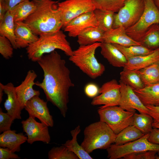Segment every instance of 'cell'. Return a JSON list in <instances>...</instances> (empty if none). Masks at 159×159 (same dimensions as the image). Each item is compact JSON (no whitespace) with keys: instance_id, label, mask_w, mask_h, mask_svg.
Listing matches in <instances>:
<instances>
[{"instance_id":"1","label":"cell","mask_w":159,"mask_h":159,"mask_svg":"<svg viewBox=\"0 0 159 159\" xmlns=\"http://www.w3.org/2000/svg\"><path fill=\"white\" fill-rule=\"evenodd\" d=\"M42 69L44 78L35 85L42 89L47 101L59 110L65 117L69 102V90L74 86L65 61L57 51L43 55L37 62Z\"/></svg>"},{"instance_id":"2","label":"cell","mask_w":159,"mask_h":159,"mask_svg":"<svg viewBox=\"0 0 159 159\" xmlns=\"http://www.w3.org/2000/svg\"><path fill=\"white\" fill-rule=\"evenodd\" d=\"M35 4V11L24 22L36 34L40 36L56 32L62 28L60 13L57 8L58 1L32 0Z\"/></svg>"},{"instance_id":"3","label":"cell","mask_w":159,"mask_h":159,"mask_svg":"<svg viewBox=\"0 0 159 159\" xmlns=\"http://www.w3.org/2000/svg\"><path fill=\"white\" fill-rule=\"evenodd\" d=\"M56 49H60L68 56L73 51L61 30L54 33L39 36L38 40L26 48L28 59L32 62H37L46 53H50Z\"/></svg>"},{"instance_id":"4","label":"cell","mask_w":159,"mask_h":159,"mask_svg":"<svg viewBox=\"0 0 159 159\" xmlns=\"http://www.w3.org/2000/svg\"><path fill=\"white\" fill-rule=\"evenodd\" d=\"M81 146L89 153L97 149H107L114 143L116 134L108 125L101 121L87 126Z\"/></svg>"},{"instance_id":"5","label":"cell","mask_w":159,"mask_h":159,"mask_svg":"<svg viewBox=\"0 0 159 159\" xmlns=\"http://www.w3.org/2000/svg\"><path fill=\"white\" fill-rule=\"evenodd\" d=\"M101 42L86 45H80L73 51L69 60L90 78L95 79L100 76L105 70L104 65L99 62L95 56L97 49Z\"/></svg>"},{"instance_id":"6","label":"cell","mask_w":159,"mask_h":159,"mask_svg":"<svg viewBox=\"0 0 159 159\" xmlns=\"http://www.w3.org/2000/svg\"><path fill=\"white\" fill-rule=\"evenodd\" d=\"M97 112L100 121L106 123L116 134L132 125L135 113L125 110L119 106H102Z\"/></svg>"},{"instance_id":"7","label":"cell","mask_w":159,"mask_h":159,"mask_svg":"<svg viewBox=\"0 0 159 159\" xmlns=\"http://www.w3.org/2000/svg\"><path fill=\"white\" fill-rule=\"evenodd\" d=\"M143 0L145 8L140 18L135 25L126 29L130 37L140 42L150 26L159 23V10L153 0Z\"/></svg>"},{"instance_id":"8","label":"cell","mask_w":159,"mask_h":159,"mask_svg":"<svg viewBox=\"0 0 159 159\" xmlns=\"http://www.w3.org/2000/svg\"><path fill=\"white\" fill-rule=\"evenodd\" d=\"M143 0H126L124 6L114 15L112 28L122 26L126 29L139 20L144 12Z\"/></svg>"},{"instance_id":"9","label":"cell","mask_w":159,"mask_h":159,"mask_svg":"<svg viewBox=\"0 0 159 159\" xmlns=\"http://www.w3.org/2000/svg\"><path fill=\"white\" fill-rule=\"evenodd\" d=\"M149 133L134 141L122 145L112 144L107 149V158L110 159H117L132 153L146 151H155L159 153V145L150 142Z\"/></svg>"},{"instance_id":"10","label":"cell","mask_w":159,"mask_h":159,"mask_svg":"<svg viewBox=\"0 0 159 159\" xmlns=\"http://www.w3.org/2000/svg\"><path fill=\"white\" fill-rule=\"evenodd\" d=\"M57 6L64 28L74 18L96 9L92 0H66L58 2Z\"/></svg>"},{"instance_id":"11","label":"cell","mask_w":159,"mask_h":159,"mask_svg":"<svg viewBox=\"0 0 159 159\" xmlns=\"http://www.w3.org/2000/svg\"><path fill=\"white\" fill-rule=\"evenodd\" d=\"M120 86L117 80L112 79L103 84L99 88L100 95L93 98V105H104L103 107L118 105L120 99Z\"/></svg>"},{"instance_id":"12","label":"cell","mask_w":159,"mask_h":159,"mask_svg":"<svg viewBox=\"0 0 159 159\" xmlns=\"http://www.w3.org/2000/svg\"><path fill=\"white\" fill-rule=\"evenodd\" d=\"M21 123L23 131L27 135V141L29 144H32L38 141L48 144L50 142L49 127L44 124L38 122L30 117L22 121Z\"/></svg>"},{"instance_id":"13","label":"cell","mask_w":159,"mask_h":159,"mask_svg":"<svg viewBox=\"0 0 159 159\" xmlns=\"http://www.w3.org/2000/svg\"><path fill=\"white\" fill-rule=\"evenodd\" d=\"M120 86V99L119 106L127 111L135 112L136 110L140 113L148 114V110L129 86L119 81Z\"/></svg>"},{"instance_id":"14","label":"cell","mask_w":159,"mask_h":159,"mask_svg":"<svg viewBox=\"0 0 159 159\" xmlns=\"http://www.w3.org/2000/svg\"><path fill=\"white\" fill-rule=\"evenodd\" d=\"M24 109L28 113L29 117L38 118L49 127L53 126V117L50 114L47 102L40 98L39 96H35L28 101Z\"/></svg>"},{"instance_id":"15","label":"cell","mask_w":159,"mask_h":159,"mask_svg":"<svg viewBox=\"0 0 159 159\" xmlns=\"http://www.w3.org/2000/svg\"><path fill=\"white\" fill-rule=\"evenodd\" d=\"M37 75L32 70L28 71L24 80L19 86L15 87V90L21 109L24 108L27 102L33 97L39 96L40 92L33 88L35 85L34 80Z\"/></svg>"},{"instance_id":"16","label":"cell","mask_w":159,"mask_h":159,"mask_svg":"<svg viewBox=\"0 0 159 159\" xmlns=\"http://www.w3.org/2000/svg\"><path fill=\"white\" fill-rule=\"evenodd\" d=\"M98 23L94 11L82 14L71 20L64 28L72 37H77L85 29L91 26H98Z\"/></svg>"},{"instance_id":"17","label":"cell","mask_w":159,"mask_h":159,"mask_svg":"<svg viewBox=\"0 0 159 159\" xmlns=\"http://www.w3.org/2000/svg\"><path fill=\"white\" fill-rule=\"evenodd\" d=\"M4 93L7 95V98L4 103V106L7 113L14 120L21 119V109L15 90V87L11 82L5 85L2 84Z\"/></svg>"},{"instance_id":"18","label":"cell","mask_w":159,"mask_h":159,"mask_svg":"<svg viewBox=\"0 0 159 159\" xmlns=\"http://www.w3.org/2000/svg\"><path fill=\"white\" fill-rule=\"evenodd\" d=\"M103 40V42L117 44L125 47L142 45L140 42L130 37L127 34L125 28L122 26L112 28L105 32Z\"/></svg>"},{"instance_id":"19","label":"cell","mask_w":159,"mask_h":159,"mask_svg":"<svg viewBox=\"0 0 159 159\" xmlns=\"http://www.w3.org/2000/svg\"><path fill=\"white\" fill-rule=\"evenodd\" d=\"M14 34L18 49L26 48L39 37L24 22H15Z\"/></svg>"},{"instance_id":"20","label":"cell","mask_w":159,"mask_h":159,"mask_svg":"<svg viewBox=\"0 0 159 159\" xmlns=\"http://www.w3.org/2000/svg\"><path fill=\"white\" fill-rule=\"evenodd\" d=\"M27 137L22 133H16L15 130H9L0 135V147L7 148L12 152H19L21 145L27 141Z\"/></svg>"},{"instance_id":"21","label":"cell","mask_w":159,"mask_h":159,"mask_svg":"<svg viewBox=\"0 0 159 159\" xmlns=\"http://www.w3.org/2000/svg\"><path fill=\"white\" fill-rule=\"evenodd\" d=\"M100 47L101 54L110 64L115 67H124L127 60L116 47L112 44L102 42Z\"/></svg>"},{"instance_id":"22","label":"cell","mask_w":159,"mask_h":159,"mask_svg":"<svg viewBox=\"0 0 159 159\" xmlns=\"http://www.w3.org/2000/svg\"><path fill=\"white\" fill-rule=\"evenodd\" d=\"M159 62V48L148 54L131 58L127 60L124 70H137Z\"/></svg>"},{"instance_id":"23","label":"cell","mask_w":159,"mask_h":159,"mask_svg":"<svg viewBox=\"0 0 159 159\" xmlns=\"http://www.w3.org/2000/svg\"><path fill=\"white\" fill-rule=\"evenodd\" d=\"M133 90L145 106H159V83L145 86L142 89Z\"/></svg>"},{"instance_id":"24","label":"cell","mask_w":159,"mask_h":159,"mask_svg":"<svg viewBox=\"0 0 159 159\" xmlns=\"http://www.w3.org/2000/svg\"><path fill=\"white\" fill-rule=\"evenodd\" d=\"M104 33L97 26L88 27L82 32L77 36V42L80 45L103 42Z\"/></svg>"},{"instance_id":"25","label":"cell","mask_w":159,"mask_h":159,"mask_svg":"<svg viewBox=\"0 0 159 159\" xmlns=\"http://www.w3.org/2000/svg\"><path fill=\"white\" fill-rule=\"evenodd\" d=\"M15 22L10 10L7 11L2 20L0 22V35L7 38L14 49H17L14 34Z\"/></svg>"},{"instance_id":"26","label":"cell","mask_w":159,"mask_h":159,"mask_svg":"<svg viewBox=\"0 0 159 159\" xmlns=\"http://www.w3.org/2000/svg\"><path fill=\"white\" fill-rule=\"evenodd\" d=\"M37 6L32 0H26L21 2L10 10L15 22H24L36 10Z\"/></svg>"},{"instance_id":"27","label":"cell","mask_w":159,"mask_h":159,"mask_svg":"<svg viewBox=\"0 0 159 159\" xmlns=\"http://www.w3.org/2000/svg\"><path fill=\"white\" fill-rule=\"evenodd\" d=\"M80 131V126L78 125L70 131L72 139L68 140L62 145L65 146L69 150L73 152L80 159H92L93 158L89 153L78 143L77 138Z\"/></svg>"},{"instance_id":"28","label":"cell","mask_w":159,"mask_h":159,"mask_svg":"<svg viewBox=\"0 0 159 159\" xmlns=\"http://www.w3.org/2000/svg\"><path fill=\"white\" fill-rule=\"evenodd\" d=\"M135 71L145 86L159 83V62Z\"/></svg>"},{"instance_id":"29","label":"cell","mask_w":159,"mask_h":159,"mask_svg":"<svg viewBox=\"0 0 159 159\" xmlns=\"http://www.w3.org/2000/svg\"><path fill=\"white\" fill-rule=\"evenodd\" d=\"M140 42L142 45L150 49L159 48V23L154 24L148 28Z\"/></svg>"},{"instance_id":"30","label":"cell","mask_w":159,"mask_h":159,"mask_svg":"<svg viewBox=\"0 0 159 159\" xmlns=\"http://www.w3.org/2000/svg\"><path fill=\"white\" fill-rule=\"evenodd\" d=\"M144 134L133 125L129 126L117 134L114 143L122 145L127 143L137 140Z\"/></svg>"},{"instance_id":"31","label":"cell","mask_w":159,"mask_h":159,"mask_svg":"<svg viewBox=\"0 0 159 159\" xmlns=\"http://www.w3.org/2000/svg\"><path fill=\"white\" fill-rule=\"evenodd\" d=\"M98 26L104 32L112 29L115 13L109 11L96 9L94 11Z\"/></svg>"},{"instance_id":"32","label":"cell","mask_w":159,"mask_h":159,"mask_svg":"<svg viewBox=\"0 0 159 159\" xmlns=\"http://www.w3.org/2000/svg\"><path fill=\"white\" fill-rule=\"evenodd\" d=\"M112 44L123 54L127 60L132 58L148 54L155 50L150 49L142 45L125 47L117 44Z\"/></svg>"},{"instance_id":"33","label":"cell","mask_w":159,"mask_h":159,"mask_svg":"<svg viewBox=\"0 0 159 159\" xmlns=\"http://www.w3.org/2000/svg\"><path fill=\"white\" fill-rule=\"evenodd\" d=\"M120 80L133 90L143 88L145 85L135 70H123L120 73Z\"/></svg>"},{"instance_id":"34","label":"cell","mask_w":159,"mask_h":159,"mask_svg":"<svg viewBox=\"0 0 159 159\" xmlns=\"http://www.w3.org/2000/svg\"><path fill=\"white\" fill-rule=\"evenodd\" d=\"M153 118L149 115L135 113L132 125L145 135L150 132L153 128Z\"/></svg>"},{"instance_id":"35","label":"cell","mask_w":159,"mask_h":159,"mask_svg":"<svg viewBox=\"0 0 159 159\" xmlns=\"http://www.w3.org/2000/svg\"><path fill=\"white\" fill-rule=\"evenodd\" d=\"M96 9L117 12L126 0H92Z\"/></svg>"},{"instance_id":"36","label":"cell","mask_w":159,"mask_h":159,"mask_svg":"<svg viewBox=\"0 0 159 159\" xmlns=\"http://www.w3.org/2000/svg\"><path fill=\"white\" fill-rule=\"evenodd\" d=\"M48 156L49 159H79L75 154L62 145L52 148L48 152Z\"/></svg>"},{"instance_id":"37","label":"cell","mask_w":159,"mask_h":159,"mask_svg":"<svg viewBox=\"0 0 159 159\" xmlns=\"http://www.w3.org/2000/svg\"><path fill=\"white\" fill-rule=\"evenodd\" d=\"M14 49L11 42L7 38L0 36V53L4 58L8 59L11 58Z\"/></svg>"},{"instance_id":"38","label":"cell","mask_w":159,"mask_h":159,"mask_svg":"<svg viewBox=\"0 0 159 159\" xmlns=\"http://www.w3.org/2000/svg\"><path fill=\"white\" fill-rule=\"evenodd\" d=\"M158 152L146 151L130 154L124 156L123 159H157Z\"/></svg>"},{"instance_id":"39","label":"cell","mask_w":159,"mask_h":159,"mask_svg":"<svg viewBox=\"0 0 159 159\" xmlns=\"http://www.w3.org/2000/svg\"><path fill=\"white\" fill-rule=\"evenodd\" d=\"M14 119L7 112L2 111L0 108V132L11 130V127Z\"/></svg>"},{"instance_id":"40","label":"cell","mask_w":159,"mask_h":159,"mask_svg":"<svg viewBox=\"0 0 159 159\" xmlns=\"http://www.w3.org/2000/svg\"><path fill=\"white\" fill-rule=\"evenodd\" d=\"M99 88L96 84L93 83H89L84 88V92L88 97L94 98L99 94Z\"/></svg>"},{"instance_id":"41","label":"cell","mask_w":159,"mask_h":159,"mask_svg":"<svg viewBox=\"0 0 159 159\" xmlns=\"http://www.w3.org/2000/svg\"><path fill=\"white\" fill-rule=\"evenodd\" d=\"M7 148H0V159H19L20 157Z\"/></svg>"},{"instance_id":"42","label":"cell","mask_w":159,"mask_h":159,"mask_svg":"<svg viewBox=\"0 0 159 159\" xmlns=\"http://www.w3.org/2000/svg\"><path fill=\"white\" fill-rule=\"evenodd\" d=\"M148 110V114L153 118L154 122L159 123V106H145Z\"/></svg>"},{"instance_id":"43","label":"cell","mask_w":159,"mask_h":159,"mask_svg":"<svg viewBox=\"0 0 159 159\" xmlns=\"http://www.w3.org/2000/svg\"><path fill=\"white\" fill-rule=\"evenodd\" d=\"M148 140L152 143L159 145V128H153L149 133Z\"/></svg>"},{"instance_id":"44","label":"cell","mask_w":159,"mask_h":159,"mask_svg":"<svg viewBox=\"0 0 159 159\" xmlns=\"http://www.w3.org/2000/svg\"><path fill=\"white\" fill-rule=\"evenodd\" d=\"M26 0H0L4 5L6 11L11 10L19 3Z\"/></svg>"},{"instance_id":"45","label":"cell","mask_w":159,"mask_h":159,"mask_svg":"<svg viewBox=\"0 0 159 159\" xmlns=\"http://www.w3.org/2000/svg\"><path fill=\"white\" fill-rule=\"evenodd\" d=\"M6 11L4 6L0 1V22L3 19Z\"/></svg>"},{"instance_id":"46","label":"cell","mask_w":159,"mask_h":159,"mask_svg":"<svg viewBox=\"0 0 159 159\" xmlns=\"http://www.w3.org/2000/svg\"><path fill=\"white\" fill-rule=\"evenodd\" d=\"M4 89L2 86V84L0 83V103H1L3 100V96L4 94Z\"/></svg>"},{"instance_id":"47","label":"cell","mask_w":159,"mask_h":159,"mask_svg":"<svg viewBox=\"0 0 159 159\" xmlns=\"http://www.w3.org/2000/svg\"><path fill=\"white\" fill-rule=\"evenodd\" d=\"M152 126L153 128H159V123H156L153 122L152 124Z\"/></svg>"},{"instance_id":"48","label":"cell","mask_w":159,"mask_h":159,"mask_svg":"<svg viewBox=\"0 0 159 159\" xmlns=\"http://www.w3.org/2000/svg\"><path fill=\"white\" fill-rule=\"evenodd\" d=\"M155 5L159 10V0H153Z\"/></svg>"},{"instance_id":"49","label":"cell","mask_w":159,"mask_h":159,"mask_svg":"<svg viewBox=\"0 0 159 159\" xmlns=\"http://www.w3.org/2000/svg\"><path fill=\"white\" fill-rule=\"evenodd\" d=\"M157 159H159V156H158L157 158Z\"/></svg>"}]
</instances>
